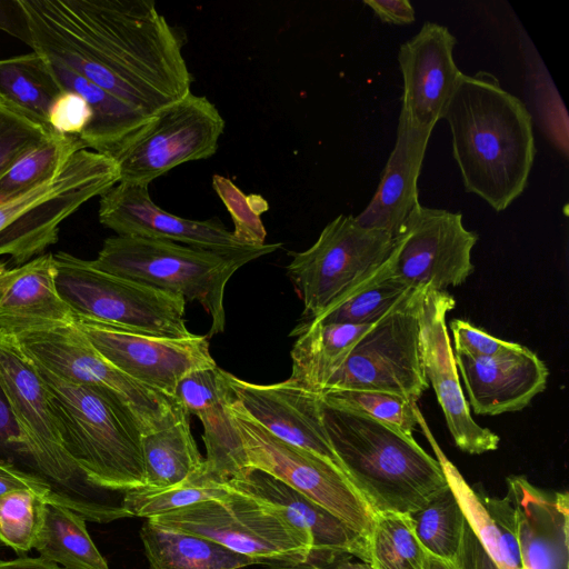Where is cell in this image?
I'll return each instance as SVG.
<instances>
[{"mask_svg": "<svg viewBox=\"0 0 569 569\" xmlns=\"http://www.w3.org/2000/svg\"><path fill=\"white\" fill-rule=\"evenodd\" d=\"M427 569H457L455 565L436 558L427 552Z\"/></svg>", "mask_w": 569, "mask_h": 569, "instance_id": "obj_50", "label": "cell"}, {"mask_svg": "<svg viewBox=\"0 0 569 569\" xmlns=\"http://www.w3.org/2000/svg\"><path fill=\"white\" fill-rule=\"evenodd\" d=\"M46 500L31 490H16L0 497V542L26 553L33 548Z\"/></svg>", "mask_w": 569, "mask_h": 569, "instance_id": "obj_39", "label": "cell"}, {"mask_svg": "<svg viewBox=\"0 0 569 569\" xmlns=\"http://www.w3.org/2000/svg\"><path fill=\"white\" fill-rule=\"evenodd\" d=\"M476 415L497 416L519 411L547 385L548 368L525 346L493 357H471L455 351Z\"/></svg>", "mask_w": 569, "mask_h": 569, "instance_id": "obj_21", "label": "cell"}, {"mask_svg": "<svg viewBox=\"0 0 569 569\" xmlns=\"http://www.w3.org/2000/svg\"><path fill=\"white\" fill-rule=\"evenodd\" d=\"M73 325L116 368L171 397L187 375L217 367L206 336L179 339L144 335L74 313Z\"/></svg>", "mask_w": 569, "mask_h": 569, "instance_id": "obj_15", "label": "cell"}, {"mask_svg": "<svg viewBox=\"0 0 569 569\" xmlns=\"http://www.w3.org/2000/svg\"><path fill=\"white\" fill-rule=\"evenodd\" d=\"M46 59L62 90L77 92L92 109V121L79 138L83 149L113 158L152 117L126 104L63 63Z\"/></svg>", "mask_w": 569, "mask_h": 569, "instance_id": "obj_26", "label": "cell"}, {"mask_svg": "<svg viewBox=\"0 0 569 569\" xmlns=\"http://www.w3.org/2000/svg\"><path fill=\"white\" fill-rule=\"evenodd\" d=\"M432 131L413 126L400 111L393 149L368 206L355 217L363 228L392 238L419 204L418 179Z\"/></svg>", "mask_w": 569, "mask_h": 569, "instance_id": "obj_25", "label": "cell"}, {"mask_svg": "<svg viewBox=\"0 0 569 569\" xmlns=\"http://www.w3.org/2000/svg\"><path fill=\"white\" fill-rule=\"evenodd\" d=\"M1 543V542H0Z\"/></svg>", "mask_w": 569, "mask_h": 569, "instance_id": "obj_53", "label": "cell"}, {"mask_svg": "<svg viewBox=\"0 0 569 569\" xmlns=\"http://www.w3.org/2000/svg\"><path fill=\"white\" fill-rule=\"evenodd\" d=\"M337 569H372L368 562H352L349 560L342 561Z\"/></svg>", "mask_w": 569, "mask_h": 569, "instance_id": "obj_51", "label": "cell"}, {"mask_svg": "<svg viewBox=\"0 0 569 569\" xmlns=\"http://www.w3.org/2000/svg\"><path fill=\"white\" fill-rule=\"evenodd\" d=\"M227 375L218 366L198 370L182 378L176 389L188 413L203 426L207 469L223 482L242 470L243 461L241 438L229 410L233 393Z\"/></svg>", "mask_w": 569, "mask_h": 569, "instance_id": "obj_23", "label": "cell"}, {"mask_svg": "<svg viewBox=\"0 0 569 569\" xmlns=\"http://www.w3.org/2000/svg\"><path fill=\"white\" fill-rule=\"evenodd\" d=\"M438 460L468 523L497 569H523L516 539L513 509L508 498L475 491L441 452H438Z\"/></svg>", "mask_w": 569, "mask_h": 569, "instance_id": "obj_27", "label": "cell"}, {"mask_svg": "<svg viewBox=\"0 0 569 569\" xmlns=\"http://www.w3.org/2000/svg\"><path fill=\"white\" fill-rule=\"evenodd\" d=\"M251 256H231L177 242L132 236L103 241L92 264L106 272L197 301L211 318L209 336L226 326L224 291L229 279Z\"/></svg>", "mask_w": 569, "mask_h": 569, "instance_id": "obj_6", "label": "cell"}, {"mask_svg": "<svg viewBox=\"0 0 569 569\" xmlns=\"http://www.w3.org/2000/svg\"><path fill=\"white\" fill-rule=\"evenodd\" d=\"M16 337L38 366L70 382L104 388L119 396L143 435L163 429L188 412L177 397L147 387L111 365L73 323Z\"/></svg>", "mask_w": 569, "mask_h": 569, "instance_id": "obj_11", "label": "cell"}, {"mask_svg": "<svg viewBox=\"0 0 569 569\" xmlns=\"http://www.w3.org/2000/svg\"><path fill=\"white\" fill-rule=\"evenodd\" d=\"M212 188L228 210L236 239L247 246H263L267 231L261 214L269 209L259 194H244L229 178L212 176Z\"/></svg>", "mask_w": 569, "mask_h": 569, "instance_id": "obj_40", "label": "cell"}, {"mask_svg": "<svg viewBox=\"0 0 569 569\" xmlns=\"http://www.w3.org/2000/svg\"><path fill=\"white\" fill-rule=\"evenodd\" d=\"M477 241L460 212L419 203L393 237L389 272L412 289L460 286L475 269L471 253Z\"/></svg>", "mask_w": 569, "mask_h": 569, "instance_id": "obj_14", "label": "cell"}, {"mask_svg": "<svg viewBox=\"0 0 569 569\" xmlns=\"http://www.w3.org/2000/svg\"><path fill=\"white\" fill-rule=\"evenodd\" d=\"M467 192L493 210L507 209L525 191L536 144L532 116L491 73H462L443 118Z\"/></svg>", "mask_w": 569, "mask_h": 569, "instance_id": "obj_2", "label": "cell"}, {"mask_svg": "<svg viewBox=\"0 0 569 569\" xmlns=\"http://www.w3.org/2000/svg\"><path fill=\"white\" fill-rule=\"evenodd\" d=\"M371 326L319 321L298 325L290 333L298 338L290 353L292 371L288 379L321 392Z\"/></svg>", "mask_w": 569, "mask_h": 569, "instance_id": "obj_28", "label": "cell"}, {"mask_svg": "<svg viewBox=\"0 0 569 569\" xmlns=\"http://www.w3.org/2000/svg\"><path fill=\"white\" fill-rule=\"evenodd\" d=\"M455 566L457 569H497L468 521Z\"/></svg>", "mask_w": 569, "mask_h": 569, "instance_id": "obj_47", "label": "cell"}, {"mask_svg": "<svg viewBox=\"0 0 569 569\" xmlns=\"http://www.w3.org/2000/svg\"><path fill=\"white\" fill-rule=\"evenodd\" d=\"M0 569H63L57 563L40 557H19L11 560H0Z\"/></svg>", "mask_w": 569, "mask_h": 569, "instance_id": "obj_49", "label": "cell"}, {"mask_svg": "<svg viewBox=\"0 0 569 569\" xmlns=\"http://www.w3.org/2000/svg\"><path fill=\"white\" fill-rule=\"evenodd\" d=\"M320 399L328 408L373 419L407 436H412L418 423L417 402L397 393L369 389L327 388L320 392Z\"/></svg>", "mask_w": 569, "mask_h": 569, "instance_id": "obj_36", "label": "cell"}, {"mask_svg": "<svg viewBox=\"0 0 569 569\" xmlns=\"http://www.w3.org/2000/svg\"><path fill=\"white\" fill-rule=\"evenodd\" d=\"M73 323L56 286L53 253L10 268L0 261V329L14 336Z\"/></svg>", "mask_w": 569, "mask_h": 569, "instance_id": "obj_24", "label": "cell"}, {"mask_svg": "<svg viewBox=\"0 0 569 569\" xmlns=\"http://www.w3.org/2000/svg\"><path fill=\"white\" fill-rule=\"evenodd\" d=\"M0 387L22 439V470L49 487L51 503L98 523L131 517L123 507V492L92 483L69 456L38 366L17 337L1 329Z\"/></svg>", "mask_w": 569, "mask_h": 569, "instance_id": "obj_3", "label": "cell"}, {"mask_svg": "<svg viewBox=\"0 0 569 569\" xmlns=\"http://www.w3.org/2000/svg\"><path fill=\"white\" fill-rule=\"evenodd\" d=\"M38 368L64 448L90 481L123 493L143 488V432L128 405L108 389L70 382Z\"/></svg>", "mask_w": 569, "mask_h": 569, "instance_id": "obj_5", "label": "cell"}, {"mask_svg": "<svg viewBox=\"0 0 569 569\" xmlns=\"http://www.w3.org/2000/svg\"><path fill=\"white\" fill-rule=\"evenodd\" d=\"M0 31L33 49L31 27L21 0H0Z\"/></svg>", "mask_w": 569, "mask_h": 569, "instance_id": "obj_46", "label": "cell"}, {"mask_svg": "<svg viewBox=\"0 0 569 569\" xmlns=\"http://www.w3.org/2000/svg\"><path fill=\"white\" fill-rule=\"evenodd\" d=\"M206 462V461H204ZM233 489L207 466L179 485L164 489L139 488L124 492L123 507L131 517L153 518L208 500H224Z\"/></svg>", "mask_w": 569, "mask_h": 569, "instance_id": "obj_35", "label": "cell"}, {"mask_svg": "<svg viewBox=\"0 0 569 569\" xmlns=\"http://www.w3.org/2000/svg\"><path fill=\"white\" fill-rule=\"evenodd\" d=\"M507 487L523 569H568V492L538 488L523 476L508 477Z\"/></svg>", "mask_w": 569, "mask_h": 569, "instance_id": "obj_22", "label": "cell"}, {"mask_svg": "<svg viewBox=\"0 0 569 569\" xmlns=\"http://www.w3.org/2000/svg\"><path fill=\"white\" fill-rule=\"evenodd\" d=\"M408 518L421 547L429 555L455 565L467 519L450 485Z\"/></svg>", "mask_w": 569, "mask_h": 569, "instance_id": "obj_34", "label": "cell"}, {"mask_svg": "<svg viewBox=\"0 0 569 569\" xmlns=\"http://www.w3.org/2000/svg\"><path fill=\"white\" fill-rule=\"evenodd\" d=\"M140 539L149 569H240L258 561L212 540L147 519Z\"/></svg>", "mask_w": 569, "mask_h": 569, "instance_id": "obj_29", "label": "cell"}, {"mask_svg": "<svg viewBox=\"0 0 569 569\" xmlns=\"http://www.w3.org/2000/svg\"><path fill=\"white\" fill-rule=\"evenodd\" d=\"M17 197V196H16ZM13 197L0 193V206Z\"/></svg>", "mask_w": 569, "mask_h": 569, "instance_id": "obj_52", "label": "cell"}, {"mask_svg": "<svg viewBox=\"0 0 569 569\" xmlns=\"http://www.w3.org/2000/svg\"><path fill=\"white\" fill-rule=\"evenodd\" d=\"M363 3L386 23L402 26L416 19L415 9L408 0H365Z\"/></svg>", "mask_w": 569, "mask_h": 569, "instance_id": "obj_48", "label": "cell"}, {"mask_svg": "<svg viewBox=\"0 0 569 569\" xmlns=\"http://www.w3.org/2000/svg\"><path fill=\"white\" fill-rule=\"evenodd\" d=\"M456 43L447 27L427 21L399 49L403 80L400 111L418 128L433 130L460 81L462 72L453 59Z\"/></svg>", "mask_w": 569, "mask_h": 569, "instance_id": "obj_18", "label": "cell"}, {"mask_svg": "<svg viewBox=\"0 0 569 569\" xmlns=\"http://www.w3.org/2000/svg\"><path fill=\"white\" fill-rule=\"evenodd\" d=\"M224 126L217 107L190 91L153 114L112 158L119 182L149 186L182 163L210 158Z\"/></svg>", "mask_w": 569, "mask_h": 569, "instance_id": "obj_12", "label": "cell"}, {"mask_svg": "<svg viewBox=\"0 0 569 569\" xmlns=\"http://www.w3.org/2000/svg\"><path fill=\"white\" fill-rule=\"evenodd\" d=\"M52 131L0 102V177Z\"/></svg>", "mask_w": 569, "mask_h": 569, "instance_id": "obj_41", "label": "cell"}, {"mask_svg": "<svg viewBox=\"0 0 569 569\" xmlns=\"http://www.w3.org/2000/svg\"><path fill=\"white\" fill-rule=\"evenodd\" d=\"M99 221L117 236L142 237L216 251L231 256L260 258L281 243L254 247L239 242L220 220H191L158 207L151 199L149 186L118 182L100 196Z\"/></svg>", "mask_w": 569, "mask_h": 569, "instance_id": "obj_16", "label": "cell"}, {"mask_svg": "<svg viewBox=\"0 0 569 569\" xmlns=\"http://www.w3.org/2000/svg\"><path fill=\"white\" fill-rule=\"evenodd\" d=\"M227 483L282 507L288 518L310 535V555L296 569H337L351 557L369 563L368 546L359 535L331 512L277 478L257 469H244Z\"/></svg>", "mask_w": 569, "mask_h": 569, "instance_id": "obj_20", "label": "cell"}, {"mask_svg": "<svg viewBox=\"0 0 569 569\" xmlns=\"http://www.w3.org/2000/svg\"><path fill=\"white\" fill-rule=\"evenodd\" d=\"M33 51L151 117L191 91L173 28L152 0H21Z\"/></svg>", "mask_w": 569, "mask_h": 569, "instance_id": "obj_1", "label": "cell"}, {"mask_svg": "<svg viewBox=\"0 0 569 569\" xmlns=\"http://www.w3.org/2000/svg\"><path fill=\"white\" fill-rule=\"evenodd\" d=\"M232 489L224 500L198 502L149 520L212 540L270 569L302 566L312 548L310 535L282 507Z\"/></svg>", "mask_w": 569, "mask_h": 569, "instance_id": "obj_7", "label": "cell"}, {"mask_svg": "<svg viewBox=\"0 0 569 569\" xmlns=\"http://www.w3.org/2000/svg\"><path fill=\"white\" fill-rule=\"evenodd\" d=\"M426 288L373 323L351 349L327 388L369 389L415 402L429 388L419 347V309Z\"/></svg>", "mask_w": 569, "mask_h": 569, "instance_id": "obj_13", "label": "cell"}, {"mask_svg": "<svg viewBox=\"0 0 569 569\" xmlns=\"http://www.w3.org/2000/svg\"><path fill=\"white\" fill-rule=\"evenodd\" d=\"M61 91L48 60L39 52L0 59V102L50 131L49 111Z\"/></svg>", "mask_w": 569, "mask_h": 569, "instance_id": "obj_30", "label": "cell"}, {"mask_svg": "<svg viewBox=\"0 0 569 569\" xmlns=\"http://www.w3.org/2000/svg\"><path fill=\"white\" fill-rule=\"evenodd\" d=\"M229 410L242 442L241 471L257 469L277 478L339 518L368 546L373 513L340 468L274 437L234 397Z\"/></svg>", "mask_w": 569, "mask_h": 569, "instance_id": "obj_10", "label": "cell"}, {"mask_svg": "<svg viewBox=\"0 0 569 569\" xmlns=\"http://www.w3.org/2000/svg\"><path fill=\"white\" fill-rule=\"evenodd\" d=\"M82 149L79 138L52 133L23 153L0 177V193L16 197L53 179Z\"/></svg>", "mask_w": 569, "mask_h": 569, "instance_id": "obj_37", "label": "cell"}, {"mask_svg": "<svg viewBox=\"0 0 569 569\" xmlns=\"http://www.w3.org/2000/svg\"><path fill=\"white\" fill-rule=\"evenodd\" d=\"M416 290L392 276L386 260L372 279L311 321L373 325L400 307Z\"/></svg>", "mask_w": 569, "mask_h": 569, "instance_id": "obj_33", "label": "cell"}, {"mask_svg": "<svg viewBox=\"0 0 569 569\" xmlns=\"http://www.w3.org/2000/svg\"><path fill=\"white\" fill-rule=\"evenodd\" d=\"M16 490H31L51 503L50 489L42 480L0 459V497Z\"/></svg>", "mask_w": 569, "mask_h": 569, "instance_id": "obj_45", "label": "cell"}, {"mask_svg": "<svg viewBox=\"0 0 569 569\" xmlns=\"http://www.w3.org/2000/svg\"><path fill=\"white\" fill-rule=\"evenodd\" d=\"M455 351L471 357H493L515 350L521 345L496 338L468 321L455 319L450 322Z\"/></svg>", "mask_w": 569, "mask_h": 569, "instance_id": "obj_43", "label": "cell"}, {"mask_svg": "<svg viewBox=\"0 0 569 569\" xmlns=\"http://www.w3.org/2000/svg\"><path fill=\"white\" fill-rule=\"evenodd\" d=\"M368 551L372 569H427V551L405 515H373Z\"/></svg>", "mask_w": 569, "mask_h": 569, "instance_id": "obj_38", "label": "cell"}, {"mask_svg": "<svg viewBox=\"0 0 569 569\" xmlns=\"http://www.w3.org/2000/svg\"><path fill=\"white\" fill-rule=\"evenodd\" d=\"M53 258L57 290L74 315L144 335L193 336L186 326L182 296L102 271L68 252Z\"/></svg>", "mask_w": 569, "mask_h": 569, "instance_id": "obj_8", "label": "cell"}, {"mask_svg": "<svg viewBox=\"0 0 569 569\" xmlns=\"http://www.w3.org/2000/svg\"><path fill=\"white\" fill-rule=\"evenodd\" d=\"M0 459L22 470L24 449L8 401L0 387ZM23 471V470H22Z\"/></svg>", "mask_w": 569, "mask_h": 569, "instance_id": "obj_44", "label": "cell"}, {"mask_svg": "<svg viewBox=\"0 0 569 569\" xmlns=\"http://www.w3.org/2000/svg\"><path fill=\"white\" fill-rule=\"evenodd\" d=\"M455 306L447 290L426 288L419 309L420 356L456 446L463 452L481 455L496 450L500 438L473 420L463 396L446 326V316Z\"/></svg>", "mask_w": 569, "mask_h": 569, "instance_id": "obj_17", "label": "cell"}, {"mask_svg": "<svg viewBox=\"0 0 569 569\" xmlns=\"http://www.w3.org/2000/svg\"><path fill=\"white\" fill-rule=\"evenodd\" d=\"M227 378L234 400L256 422L282 441L340 468L326 429L320 392L302 388L289 379L259 385L229 372Z\"/></svg>", "mask_w": 569, "mask_h": 569, "instance_id": "obj_19", "label": "cell"}, {"mask_svg": "<svg viewBox=\"0 0 569 569\" xmlns=\"http://www.w3.org/2000/svg\"><path fill=\"white\" fill-rule=\"evenodd\" d=\"M393 238L340 214L305 251H290L287 270L303 302L307 323L375 277L388 259Z\"/></svg>", "mask_w": 569, "mask_h": 569, "instance_id": "obj_9", "label": "cell"}, {"mask_svg": "<svg viewBox=\"0 0 569 569\" xmlns=\"http://www.w3.org/2000/svg\"><path fill=\"white\" fill-rule=\"evenodd\" d=\"M325 425L346 477L373 515L408 516L449 487L440 461L413 436L323 405Z\"/></svg>", "mask_w": 569, "mask_h": 569, "instance_id": "obj_4", "label": "cell"}, {"mask_svg": "<svg viewBox=\"0 0 569 569\" xmlns=\"http://www.w3.org/2000/svg\"><path fill=\"white\" fill-rule=\"evenodd\" d=\"M86 521L67 507L46 502L32 549L40 558L63 569H109L87 530Z\"/></svg>", "mask_w": 569, "mask_h": 569, "instance_id": "obj_32", "label": "cell"}, {"mask_svg": "<svg viewBox=\"0 0 569 569\" xmlns=\"http://www.w3.org/2000/svg\"><path fill=\"white\" fill-rule=\"evenodd\" d=\"M93 112L77 92L62 90L51 104L48 123L58 134L80 138L90 126Z\"/></svg>", "mask_w": 569, "mask_h": 569, "instance_id": "obj_42", "label": "cell"}, {"mask_svg": "<svg viewBox=\"0 0 569 569\" xmlns=\"http://www.w3.org/2000/svg\"><path fill=\"white\" fill-rule=\"evenodd\" d=\"M189 416L187 412L168 427L142 436L144 488H169L204 468Z\"/></svg>", "mask_w": 569, "mask_h": 569, "instance_id": "obj_31", "label": "cell"}]
</instances>
